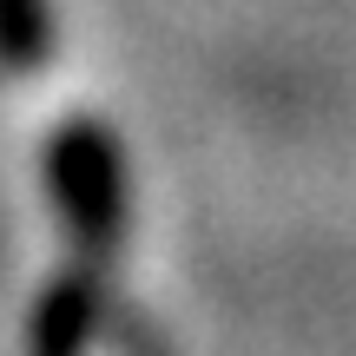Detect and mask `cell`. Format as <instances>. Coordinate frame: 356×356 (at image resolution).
<instances>
[{
	"mask_svg": "<svg viewBox=\"0 0 356 356\" xmlns=\"http://www.w3.org/2000/svg\"><path fill=\"white\" fill-rule=\"evenodd\" d=\"M53 53V7L47 0H0V66L40 73Z\"/></svg>",
	"mask_w": 356,
	"mask_h": 356,
	"instance_id": "3",
	"label": "cell"
},
{
	"mask_svg": "<svg viewBox=\"0 0 356 356\" xmlns=\"http://www.w3.org/2000/svg\"><path fill=\"white\" fill-rule=\"evenodd\" d=\"M126 356H159V343L145 330H126Z\"/></svg>",
	"mask_w": 356,
	"mask_h": 356,
	"instance_id": "4",
	"label": "cell"
},
{
	"mask_svg": "<svg viewBox=\"0 0 356 356\" xmlns=\"http://www.w3.org/2000/svg\"><path fill=\"white\" fill-rule=\"evenodd\" d=\"M40 172H47V198L66 225V244L73 257L113 270L119 244H126V152H119L113 126L92 113H73L47 132V152H40Z\"/></svg>",
	"mask_w": 356,
	"mask_h": 356,
	"instance_id": "1",
	"label": "cell"
},
{
	"mask_svg": "<svg viewBox=\"0 0 356 356\" xmlns=\"http://www.w3.org/2000/svg\"><path fill=\"white\" fill-rule=\"evenodd\" d=\"M106 284H113V270L73 257V264L40 291V304H33L26 356H92L99 323H106Z\"/></svg>",
	"mask_w": 356,
	"mask_h": 356,
	"instance_id": "2",
	"label": "cell"
}]
</instances>
